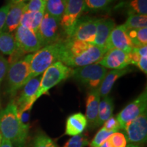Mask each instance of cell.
Listing matches in <instances>:
<instances>
[{"label":"cell","mask_w":147,"mask_h":147,"mask_svg":"<svg viewBox=\"0 0 147 147\" xmlns=\"http://www.w3.org/2000/svg\"><path fill=\"white\" fill-rule=\"evenodd\" d=\"M29 126L24 123L18 113L15 102L12 101L0 110V134L14 147H25Z\"/></svg>","instance_id":"cell-1"},{"label":"cell","mask_w":147,"mask_h":147,"mask_svg":"<svg viewBox=\"0 0 147 147\" xmlns=\"http://www.w3.org/2000/svg\"><path fill=\"white\" fill-rule=\"evenodd\" d=\"M61 42L44 47L33 54L27 82L42 74L48 67L59 61Z\"/></svg>","instance_id":"cell-2"},{"label":"cell","mask_w":147,"mask_h":147,"mask_svg":"<svg viewBox=\"0 0 147 147\" xmlns=\"http://www.w3.org/2000/svg\"><path fill=\"white\" fill-rule=\"evenodd\" d=\"M33 54H29L13 63L9 64L7 71V92L11 96L27 82L30 73V64Z\"/></svg>","instance_id":"cell-3"},{"label":"cell","mask_w":147,"mask_h":147,"mask_svg":"<svg viewBox=\"0 0 147 147\" xmlns=\"http://www.w3.org/2000/svg\"><path fill=\"white\" fill-rule=\"evenodd\" d=\"M72 69L63 63L57 61L48 67L42 74L36 99L38 100L43 95L49 92V90L58 84L59 82L71 77Z\"/></svg>","instance_id":"cell-4"},{"label":"cell","mask_w":147,"mask_h":147,"mask_svg":"<svg viewBox=\"0 0 147 147\" xmlns=\"http://www.w3.org/2000/svg\"><path fill=\"white\" fill-rule=\"evenodd\" d=\"M107 73L105 67L98 63H93L72 69L71 77L86 87L94 89L99 88Z\"/></svg>","instance_id":"cell-5"},{"label":"cell","mask_w":147,"mask_h":147,"mask_svg":"<svg viewBox=\"0 0 147 147\" xmlns=\"http://www.w3.org/2000/svg\"><path fill=\"white\" fill-rule=\"evenodd\" d=\"M84 0H67L65 12L60 20V26L67 38H70L77 22L85 10Z\"/></svg>","instance_id":"cell-6"},{"label":"cell","mask_w":147,"mask_h":147,"mask_svg":"<svg viewBox=\"0 0 147 147\" xmlns=\"http://www.w3.org/2000/svg\"><path fill=\"white\" fill-rule=\"evenodd\" d=\"M60 19L45 13L38 34L41 40L42 47L63 41L60 35Z\"/></svg>","instance_id":"cell-7"},{"label":"cell","mask_w":147,"mask_h":147,"mask_svg":"<svg viewBox=\"0 0 147 147\" xmlns=\"http://www.w3.org/2000/svg\"><path fill=\"white\" fill-rule=\"evenodd\" d=\"M147 107V91H144L131 103L127 104L117 116L121 129L125 128L130 121H133L141 114L146 111Z\"/></svg>","instance_id":"cell-8"},{"label":"cell","mask_w":147,"mask_h":147,"mask_svg":"<svg viewBox=\"0 0 147 147\" xmlns=\"http://www.w3.org/2000/svg\"><path fill=\"white\" fill-rule=\"evenodd\" d=\"M16 47L25 54L37 52L42 49V44L38 33L19 25L16 29Z\"/></svg>","instance_id":"cell-9"},{"label":"cell","mask_w":147,"mask_h":147,"mask_svg":"<svg viewBox=\"0 0 147 147\" xmlns=\"http://www.w3.org/2000/svg\"><path fill=\"white\" fill-rule=\"evenodd\" d=\"M126 138L131 144H144L147 140L146 111L141 114L133 121H130L124 129Z\"/></svg>","instance_id":"cell-10"},{"label":"cell","mask_w":147,"mask_h":147,"mask_svg":"<svg viewBox=\"0 0 147 147\" xmlns=\"http://www.w3.org/2000/svg\"><path fill=\"white\" fill-rule=\"evenodd\" d=\"M100 18L84 16L79 18L73 34L69 38L93 45Z\"/></svg>","instance_id":"cell-11"},{"label":"cell","mask_w":147,"mask_h":147,"mask_svg":"<svg viewBox=\"0 0 147 147\" xmlns=\"http://www.w3.org/2000/svg\"><path fill=\"white\" fill-rule=\"evenodd\" d=\"M41 75L31 79L24 85L23 91L15 103L17 107L18 115L25 112L30 111L33 105L36 102V95L39 88Z\"/></svg>","instance_id":"cell-12"},{"label":"cell","mask_w":147,"mask_h":147,"mask_svg":"<svg viewBox=\"0 0 147 147\" xmlns=\"http://www.w3.org/2000/svg\"><path fill=\"white\" fill-rule=\"evenodd\" d=\"M107 50L117 49L123 51L127 53L131 52L134 46L129 38L127 29L124 25H121L115 27L113 29L106 45Z\"/></svg>","instance_id":"cell-13"},{"label":"cell","mask_w":147,"mask_h":147,"mask_svg":"<svg viewBox=\"0 0 147 147\" xmlns=\"http://www.w3.org/2000/svg\"><path fill=\"white\" fill-rule=\"evenodd\" d=\"M107 51L106 48L91 45L87 51L76 57L68 61L65 65L68 67H82L97 63L102 59Z\"/></svg>","instance_id":"cell-14"},{"label":"cell","mask_w":147,"mask_h":147,"mask_svg":"<svg viewBox=\"0 0 147 147\" xmlns=\"http://www.w3.org/2000/svg\"><path fill=\"white\" fill-rule=\"evenodd\" d=\"M97 63L106 69H124L130 64L129 55L119 49H110Z\"/></svg>","instance_id":"cell-15"},{"label":"cell","mask_w":147,"mask_h":147,"mask_svg":"<svg viewBox=\"0 0 147 147\" xmlns=\"http://www.w3.org/2000/svg\"><path fill=\"white\" fill-rule=\"evenodd\" d=\"M100 93L99 88L91 89L88 93L86 98V119L90 125L95 127L97 115L99 104L100 102Z\"/></svg>","instance_id":"cell-16"},{"label":"cell","mask_w":147,"mask_h":147,"mask_svg":"<svg viewBox=\"0 0 147 147\" xmlns=\"http://www.w3.org/2000/svg\"><path fill=\"white\" fill-rule=\"evenodd\" d=\"M25 5L26 3L24 2L11 3L3 32L7 30V32L11 33L18 28L21 23L22 16L25 12Z\"/></svg>","instance_id":"cell-17"},{"label":"cell","mask_w":147,"mask_h":147,"mask_svg":"<svg viewBox=\"0 0 147 147\" xmlns=\"http://www.w3.org/2000/svg\"><path fill=\"white\" fill-rule=\"evenodd\" d=\"M87 124L85 115L81 113L73 114L66 121L65 135L70 136L80 135L85 129Z\"/></svg>","instance_id":"cell-18"},{"label":"cell","mask_w":147,"mask_h":147,"mask_svg":"<svg viewBox=\"0 0 147 147\" xmlns=\"http://www.w3.org/2000/svg\"><path fill=\"white\" fill-rule=\"evenodd\" d=\"M115 27V21L111 18H100V21L97 24L96 36L93 45L106 48L110 33Z\"/></svg>","instance_id":"cell-19"},{"label":"cell","mask_w":147,"mask_h":147,"mask_svg":"<svg viewBox=\"0 0 147 147\" xmlns=\"http://www.w3.org/2000/svg\"><path fill=\"white\" fill-rule=\"evenodd\" d=\"M131 68L125 67V68L121 69H113L107 73L105 78H104L100 86L99 87L100 96L102 97L108 96L110 91L113 89L116 81L121 76H124L126 74L131 71Z\"/></svg>","instance_id":"cell-20"},{"label":"cell","mask_w":147,"mask_h":147,"mask_svg":"<svg viewBox=\"0 0 147 147\" xmlns=\"http://www.w3.org/2000/svg\"><path fill=\"white\" fill-rule=\"evenodd\" d=\"M114 108V102L113 98L108 96L103 97L100 102L98 108V115L95 127H98L104 124L106 120L113 117Z\"/></svg>","instance_id":"cell-21"},{"label":"cell","mask_w":147,"mask_h":147,"mask_svg":"<svg viewBox=\"0 0 147 147\" xmlns=\"http://www.w3.org/2000/svg\"><path fill=\"white\" fill-rule=\"evenodd\" d=\"M44 15L45 12H25L21 17L20 25L37 33Z\"/></svg>","instance_id":"cell-22"},{"label":"cell","mask_w":147,"mask_h":147,"mask_svg":"<svg viewBox=\"0 0 147 147\" xmlns=\"http://www.w3.org/2000/svg\"><path fill=\"white\" fill-rule=\"evenodd\" d=\"M67 0H46V13L60 19L65 12Z\"/></svg>","instance_id":"cell-23"},{"label":"cell","mask_w":147,"mask_h":147,"mask_svg":"<svg viewBox=\"0 0 147 147\" xmlns=\"http://www.w3.org/2000/svg\"><path fill=\"white\" fill-rule=\"evenodd\" d=\"M16 48V40L10 33L0 32V51L3 54L11 55Z\"/></svg>","instance_id":"cell-24"},{"label":"cell","mask_w":147,"mask_h":147,"mask_svg":"<svg viewBox=\"0 0 147 147\" xmlns=\"http://www.w3.org/2000/svg\"><path fill=\"white\" fill-rule=\"evenodd\" d=\"M127 34L134 47L146 46L147 44V27L127 30Z\"/></svg>","instance_id":"cell-25"},{"label":"cell","mask_w":147,"mask_h":147,"mask_svg":"<svg viewBox=\"0 0 147 147\" xmlns=\"http://www.w3.org/2000/svg\"><path fill=\"white\" fill-rule=\"evenodd\" d=\"M123 25L127 30L146 27L147 16L137 14H129L127 19Z\"/></svg>","instance_id":"cell-26"},{"label":"cell","mask_w":147,"mask_h":147,"mask_svg":"<svg viewBox=\"0 0 147 147\" xmlns=\"http://www.w3.org/2000/svg\"><path fill=\"white\" fill-rule=\"evenodd\" d=\"M127 142L125 135L117 131L110 136L106 140V144L108 147H126Z\"/></svg>","instance_id":"cell-27"},{"label":"cell","mask_w":147,"mask_h":147,"mask_svg":"<svg viewBox=\"0 0 147 147\" xmlns=\"http://www.w3.org/2000/svg\"><path fill=\"white\" fill-rule=\"evenodd\" d=\"M129 8H130L129 14L146 16L147 0H131L129 3Z\"/></svg>","instance_id":"cell-28"},{"label":"cell","mask_w":147,"mask_h":147,"mask_svg":"<svg viewBox=\"0 0 147 147\" xmlns=\"http://www.w3.org/2000/svg\"><path fill=\"white\" fill-rule=\"evenodd\" d=\"M115 132L109 131L102 127L97 132L91 142L89 143V147H100L107 140V139Z\"/></svg>","instance_id":"cell-29"},{"label":"cell","mask_w":147,"mask_h":147,"mask_svg":"<svg viewBox=\"0 0 147 147\" xmlns=\"http://www.w3.org/2000/svg\"><path fill=\"white\" fill-rule=\"evenodd\" d=\"M30 147H57L51 138L40 133L34 138Z\"/></svg>","instance_id":"cell-30"},{"label":"cell","mask_w":147,"mask_h":147,"mask_svg":"<svg viewBox=\"0 0 147 147\" xmlns=\"http://www.w3.org/2000/svg\"><path fill=\"white\" fill-rule=\"evenodd\" d=\"M89 145V140L86 135L80 134L69 138L63 147H86Z\"/></svg>","instance_id":"cell-31"},{"label":"cell","mask_w":147,"mask_h":147,"mask_svg":"<svg viewBox=\"0 0 147 147\" xmlns=\"http://www.w3.org/2000/svg\"><path fill=\"white\" fill-rule=\"evenodd\" d=\"M115 0H84L85 6L89 10L98 11L104 10Z\"/></svg>","instance_id":"cell-32"},{"label":"cell","mask_w":147,"mask_h":147,"mask_svg":"<svg viewBox=\"0 0 147 147\" xmlns=\"http://www.w3.org/2000/svg\"><path fill=\"white\" fill-rule=\"evenodd\" d=\"M46 0H29L26 3L25 12H45Z\"/></svg>","instance_id":"cell-33"},{"label":"cell","mask_w":147,"mask_h":147,"mask_svg":"<svg viewBox=\"0 0 147 147\" xmlns=\"http://www.w3.org/2000/svg\"><path fill=\"white\" fill-rule=\"evenodd\" d=\"M102 127L105 129L107 131L113 132H117L119 130L122 129L117 117H111L108 120H106L103 124Z\"/></svg>","instance_id":"cell-34"},{"label":"cell","mask_w":147,"mask_h":147,"mask_svg":"<svg viewBox=\"0 0 147 147\" xmlns=\"http://www.w3.org/2000/svg\"><path fill=\"white\" fill-rule=\"evenodd\" d=\"M9 67V63L3 57L0 55V85L6 74ZM1 110V100H0V110Z\"/></svg>","instance_id":"cell-35"},{"label":"cell","mask_w":147,"mask_h":147,"mask_svg":"<svg viewBox=\"0 0 147 147\" xmlns=\"http://www.w3.org/2000/svg\"><path fill=\"white\" fill-rule=\"evenodd\" d=\"M10 6L11 3H9L0 8V32H3L4 29L7 15H8Z\"/></svg>","instance_id":"cell-36"},{"label":"cell","mask_w":147,"mask_h":147,"mask_svg":"<svg viewBox=\"0 0 147 147\" xmlns=\"http://www.w3.org/2000/svg\"><path fill=\"white\" fill-rule=\"evenodd\" d=\"M144 74H147V57H140L138 63L136 65Z\"/></svg>","instance_id":"cell-37"},{"label":"cell","mask_w":147,"mask_h":147,"mask_svg":"<svg viewBox=\"0 0 147 147\" xmlns=\"http://www.w3.org/2000/svg\"><path fill=\"white\" fill-rule=\"evenodd\" d=\"M132 51L137 53L140 57H147V46L140 47H134Z\"/></svg>","instance_id":"cell-38"},{"label":"cell","mask_w":147,"mask_h":147,"mask_svg":"<svg viewBox=\"0 0 147 147\" xmlns=\"http://www.w3.org/2000/svg\"><path fill=\"white\" fill-rule=\"evenodd\" d=\"M0 147H14V146L10 141L2 138H1V144H0Z\"/></svg>","instance_id":"cell-39"},{"label":"cell","mask_w":147,"mask_h":147,"mask_svg":"<svg viewBox=\"0 0 147 147\" xmlns=\"http://www.w3.org/2000/svg\"><path fill=\"white\" fill-rule=\"evenodd\" d=\"M12 3H21L24 2L25 3L26 1H29V0H12Z\"/></svg>","instance_id":"cell-40"},{"label":"cell","mask_w":147,"mask_h":147,"mask_svg":"<svg viewBox=\"0 0 147 147\" xmlns=\"http://www.w3.org/2000/svg\"><path fill=\"white\" fill-rule=\"evenodd\" d=\"M126 147H141L138 144H129L128 145H127Z\"/></svg>","instance_id":"cell-41"},{"label":"cell","mask_w":147,"mask_h":147,"mask_svg":"<svg viewBox=\"0 0 147 147\" xmlns=\"http://www.w3.org/2000/svg\"><path fill=\"white\" fill-rule=\"evenodd\" d=\"M100 147H108V146H107V144H106V142H104V144H103L102 145H101V146H100Z\"/></svg>","instance_id":"cell-42"},{"label":"cell","mask_w":147,"mask_h":147,"mask_svg":"<svg viewBox=\"0 0 147 147\" xmlns=\"http://www.w3.org/2000/svg\"><path fill=\"white\" fill-rule=\"evenodd\" d=\"M1 138H2V137H1V134H0V144H1Z\"/></svg>","instance_id":"cell-43"}]
</instances>
